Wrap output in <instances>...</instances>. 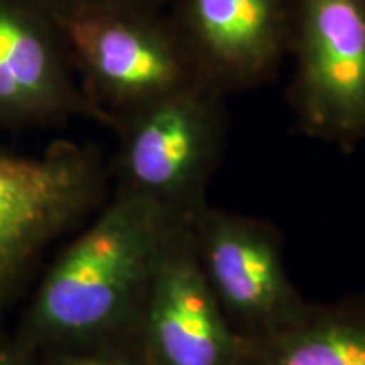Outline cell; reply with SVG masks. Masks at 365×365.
<instances>
[{"instance_id":"1","label":"cell","mask_w":365,"mask_h":365,"mask_svg":"<svg viewBox=\"0 0 365 365\" xmlns=\"http://www.w3.org/2000/svg\"><path fill=\"white\" fill-rule=\"evenodd\" d=\"M182 222L117 188L41 282L24 323L26 346H86L140 314L159 257Z\"/></svg>"},{"instance_id":"8","label":"cell","mask_w":365,"mask_h":365,"mask_svg":"<svg viewBox=\"0 0 365 365\" xmlns=\"http://www.w3.org/2000/svg\"><path fill=\"white\" fill-rule=\"evenodd\" d=\"M191 220L173 230L145 293V359L149 365H237L240 341L205 277Z\"/></svg>"},{"instance_id":"10","label":"cell","mask_w":365,"mask_h":365,"mask_svg":"<svg viewBox=\"0 0 365 365\" xmlns=\"http://www.w3.org/2000/svg\"><path fill=\"white\" fill-rule=\"evenodd\" d=\"M261 340L262 365H365V313L304 317Z\"/></svg>"},{"instance_id":"4","label":"cell","mask_w":365,"mask_h":365,"mask_svg":"<svg viewBox=\"0 0 365 365\" xmlns=\"http://www.w3.org/2000/svg\"><path fill=\"white\" fill-rule=\"evenodd\" d=\"M287 54L298 129L355 148L365 139V0H293Z\"/></svg>"},{"instance_id":"9","label":"cell","mask_w":365,"mask_h":365,"mask_svg":"<svg viewBox=\"0 0 365 365\" xmlns=\"http://www.w3.org/2000/svg\"><path fill=\"white\" fill-rule=\"evenodd\" d=\"M200 75L223 93L274 78L287 56L293 0H170Z\"/></svg>"},{"instance_id":"11","label":"cell","mask_w":365,"mask_h":365,"mask_svg":"<svg viewBox=\"0 0 365 365\" xmlns=\"http://www.w3.org/2000/svg\"><path fill=\"white\" fill-rule=\"evenodd\" d=\"M54 17L97 11H163L170 0H39Z\"/></svg>"},{"instance_id":"12","label":"cell","mask_w":365,"mask_h":365,"mask_svg":"<svg viewBox=\"0 0 365 365\" xmlns=\"http://www.w3.org/2000/svg\"><path fill=\"white\" fill-rule=\"evenodd\" d=\"M53 365H137L129 359L108 352H66Z\"/></svg>"},{"instance_id":"7","label":"cell","mask_w":365,"mask_h":365,"mask_svg":"<svg viewBox=\"0 0 365 365\" xmlns=\"http://www.w3.org/2000/svg\"><path fill=\"white\" fill-rule=\"evenodd\" d=\"M71 118L113 125L81 88L56 17L39 0H0V130Z\"/></svg>"},{"instance_id":"13","label":"cell","mask_w":365,"mask_h":365,"mask_svg":"<svg viewBox=\"0 0 365 365\" xmlns=\"http://www.w3.org/2000/svg\"><path fill=\"white\" fill-rule=\"evenodd\" d=\"M0 365H34L31 362L27 349L14 345H0Z\"/></svg>"},{"instance_id":"6","label":"cell","mask_w":365,"mask_h":365,"mask_svg":"<svg viewBox=\"0 0 365 365\" xmlns=\"http://www.w3.org/2000/svg\"><path fill=\"white\" fill-rule=\"evenodd\" d=\"M191 232L205 277L230 325L266 339L307 317L271 225L205 205Z\"/></svg>"},{"instance_id":"5","label":"cell","mask_w":365,"mask_h":365,"mask_svg":"<svg viewBox=\"0 0 365 365\" xmlns=\"http://www.w3.org/2000/svg\"><path fill=\"white\" fill-rule=\"evenodd\" d=\"M97 148L54 143L39 156L0 154V312L49 242L105 198Z\"/></svg>"},{"instance_id":"2","label":"cell","mask_w":365,"mask_h":365,"mask_svg":"<svg viewBox=\"0 0 365 365\" xmlns=\"http://www.w3.org/2000/svg\"><path fill=\"white\" fill-rule=\"evenodd\" d=\"M227 93L207 81L117 118V188L144 196L178 218L205 207V190L227 134Z\"/></svg>"},{"instance_id":"3","label":"cell","mask_w":365,"mask_h":365,"mask_svg":"<svg viewBox=\"0 0 365 365\" xmlns=\"http://www.w3.org/2000/svg\"><path fill=\"white\" fill-rule=\"evenodd\" d=\"M81 88L117 118L205 81L168 9L56 17Z\"/></svg>"}]
</instances>
